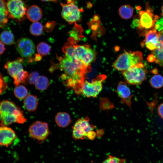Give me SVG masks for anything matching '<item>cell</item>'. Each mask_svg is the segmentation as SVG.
I'll return each mask as SVG.
<instances>
[{"mask_svg": "<svg viewBox=\"0 0 163 163\" xmlns=\"http://www.w3.org/2000/svg\"><path fill=\"white\" fill-rule=\"evenodd\" d=\"M152 54L155 57V62L163 67V48L160 49L156 48L153 51Z\"/></svg>", "mask_w": 163, "mask_h": 163, "instance_id": "f1b7e54d", "label": "cell"}, {"mask_svg": "<svg viewBox=\"0 0 163 163\" xmlns=\"http://www.w3.org/2000/svg\"><path fill=\"white\" fill-rule=\"evenodd\" d=\"M55 121L59 127L62 128L67 126L71 122L70 115L65 112L58 113L55 116Z\"/></svg>", "mask_w": 163, "mask_h": 163, "instance_id": "ac0fdd59", "label": "cell"}, {"mask_svg": "<svg viewBox=\"0 0 163 163\" xmlns=\"http://www.w3.org/2000/svg\"><path fill=\"white\" fill-rule=\"evenodd\" d=\"M0 145L8 146L11 145L16 138L14 131L11 128L2 126L0 128Z\"/></svg>", "mask_w": 163, "mask_h": 163, "instance_id": "5bb4252c", "label": "cell"}, {"mask_svg": "<svg viewBox=\"0 0 163 163\" xmlns=\"http://www.w3.org/2000/svg\"><path fill=\"white\" fill-rule=\"evenodd\" d=\"M72 137L75 139H84L95 127L91 124L88 117L78 120L72 126Z\"/></svg>", "mask_w": 163, "mask_h": 163, "instance_id": "8992f818", "label": "cell"}, {"mask_svg": "<svg viewBox=\"0 0 163 163\" xmlns=\"http://www.w3.org/2000/svg\"><path fill=\"white\" fill-rule=\"evenodd\" d=\"M45 2H57L58 1L57 0H41Z\"/></svg>", "mask_w": 163, "mask_h": 163, "instance_id": "ab89813d", "label": "cell"}, {"mask_svg": "<svg viewBox=\"0 0 163 163\" xmlns=\"http://www.w3.org/2000/svg\"><path fill=\"white\" fill-rule=\"evenodd\" d=\"M106 78L105 75L101 74L91 82L85 81L82 88V94L88 97H96L102 90V83Z\"/></svg>", "mask_w": 163, "mask_h": 163, "instance_id": "277c9868", "label": "cell"}, {"mask_svg": "<svg viewBox=\"0 0 163 163\" xmlns=\"http://www.w3.org/2000/svg\"><path fill=\"white\" fill-rule=\"evenodd\" d=\"M23 104L24 107L28 111L30 112L35 111L38 105L37 97L31 94L28 95L24 99Z\"/></svg>", "mask_w": 163, "mask_h": 163, "instance_id": "d6986e66", "label": "cell"}, {"mask_svg": "<svg viewBox=\"0 0 163 163\" xmlns=\"http://www.w3.org/2000/svg\"><path fill=\"white\" fill-rule=\"evenodd\" d=\"M161 12H162V14L163 16V5L161 7Z\"/></svg>", "mask_w": 163, "mask_h": 163, "instance_id": "b9f144b4", "label": "cell"}, {"mask_svg": "<svg viewBox=\"0 0 163 163\" xmlns=\"http://www.w3.org/2000/svg\"><path fill=\"white\" fill-rule=\"evenodd\" d=\"M158 41V33L154 28L149 31L145 34L144 43L149 50L153 51L155 50Z\"/></svg>", "mask_w": 163, "mask_h": 163, "instance_id": "2e32d148", "label": "cell"}, {"mask_svg": "<svg viewBox=\"0 0 163 163\" xmlns=\"http://www.w3.org/2000/svg\"><path fill=\"white\" fill-rule=\"evenodd\" d=\"M15 97L19 99H24L28 95V91L27 88L22 85L16 86L14 91Z\"/></svg>", "mask_w": 163, "mask_h": 163, "instance_id": "cb8c5ba5", "label": "cell"}, {"mask_svg": "<svg viewBox=\"0 0 163 163\" xmlns=\"http://www.w3.org/2000/svg\"><path fill=\"white\" fill-rule=\"evenodd\" d=\"M60 4L62 7V16L69 23L71 24L80 21L83 10L78 8L74 1L68 4L61 2Z\"/></svg>", "mask_w": 163, "mask_h": 163, "instance_id": "5b68a950", "label": "cell"}, {"mask_svg": "<svg viewBox=\"0 0 163 163\" xmlns=\"http://www.w3.org/2000/svg\"><path fill=\"white\" fill-rule=\"evenodd\" d=\"M36 88L39 91L46 90L49 85L48 78L44 76H40L35 84Z\"/></svg>", "mask_w": 163, "mask_h": 163, "instance_id": "7402d4cb", "label": "cell"}, {"mask_svg": "<svg viewBox=\"0 0 163 163\" xmlns=\"http://www.w3.org/2000/svg\"><path fill=\"white\" fill-rule=\"evenodd\" d=\"M0 55H1L4 53V51L5 50V48L3 43L1 41L0 42Z\"/></svg>", "mask_w": 163, "mask_h": 163, "instance_id": "8d00e7d4", "label": "cell"}, {"mask_svg": "<svg viewBox=\"0 0 163 163\" xmlns=\"http://www.w3.org/2000/svg\"><path fill=\"white\" fill-rule=\"evenodd\" d=\"M75 58L80 60L86 66H90V64L95 59L96 53L88 45H74Z\"/></svg>", "mask_w": 163, "mask_h": 163, "instance_id": "ba28073f", "label": "cell"}, {"mask_svg": "<svg viewBox=\"0 0 163 163\" xmlns=\"http://www.w3.org/2000/svg\"><path fill=\"white\" fill-rule=\"evenodd\" d=\"M15 47L18 52L23 57H30L34 53V44L32 40L28 38H22L18 40Z\"/></svg>", "mask_w": 163, "mask_h": 163, "instance_id": "7c38bea8", "label": "cell"}, {"mask_svg": "<svg viewBox=\"0 0 163 163\" xmlns=\"http://www.w3.org/2000/svg\"><path fill=\"white\" fill-rule=\"evenodd\" d=\"M143 59L142 53L140 51H125L118 56L112 66L122 72L134 66L143 68L144 65L141 62Z\"/></svg>", "mask_w": 163, "mask_h": 163, "instance_id": "3957f363", "label": "cell"}, {"mask_svg": "<svg viewBox=\"0 0 163 163\" xmlns=\"http://www.w3.org/2000/svg\"><path fill=\"white\" fill-rule=\"evenodd\" d=\"M122 73L127 83L132 85H139L145 80L146 70L143 68L134 66Z\"/></svg>", "mask_w": 163, "mask_h": 163, "instance_id": "52a82bcc", "label": "cell"}, {"mask_svg": "<svg viewBox=\"0 0 163 163\" xmlns=\"http://www.w3.org/2000/svg\"><path fill=\"white\" fill-rule=\"evenodd\" d=\"M154 28L158 31L163 29V17L158 19L155 23Z\"/></svg>", "mask_w": 163, "mask_h": 163, "instance_id": "d6a6232c", "label": "cell"}, {"mask_svg": "<svg viewBox=\"0 0 163 163\" xmlns=\"http://www.w3.org/2000/svg\"><path fill=\"white\" fill-rule=\"evenodd\" d=\"M42 59V56L41 55L38 54H36L35 55L34 60L37 61H40Z\"/></svg>", "mask_w": 163, "mask_h": 163, "instance_id": "f35d334b", "label": "cell"}, {"mask_svg": "<svg viewBox=\"0 0 163 163\" xmlns=\"http://www.w3.org/2000/svg\"><path fill=\"white\" fill-rule=\"evenodd\" d=\"M146 10L139 12V25L138 27L139 30H146L154 28L155 23L159 17L155 15L152 9L147 4Z\"/></svg>", "mask_w": 163, "mask_h": 163, "instance_id": "9c48e42d", "label": "cell"}, {"mask_svg": "<svg viewBox=\"0 0 163 163\" xmlns=\"http://www.w3.org/2000/svg\"><path fill=\"white\" fill-rule=\"evenodd\" d=\"M1 41L4 44L10 45L14 42V37L13 34L9 30L3 31L1 34Z\"/></svg>", "mask_w": 163, "mask_h": 163, "instance_id": "603a6c76", "label": "cell"}, {"mask_svg": "<svg viewBox=\"0 0 163 163\" xmlns=\"http://www.w3.org/2000/svg\"><path fill=\"white\" fill-rule=\"evenodd\" d=\"M59 60L60 69L64 72L61 78L65 86L72 89L77 94H82L85 75L91 69L90 66H85L77 59H72L65 56Z\"/></svg>", "mask_w": 163, "mask_h": 163, "instance_id": "6da1fadb", "label": "cell"}, {"mask_svg": "<svg viewBox=\"0 0 163 163\" xmlns=\"http://www.w3.org/2000/svg\"><path fill=\"white\" fill-rule=\"evenodd\" d=\"M39 76V73L37 72H31L28 75L27 78L29 83L31 84L35 85Z\"/></svg>", "mask_w": 163, "mask_h": 163, "instance_id": "4dcf8cb0", "label": "cell"}, {"mask_svg": "<svg viewBox=\"0 0 163 163\" xmlns=\"http://www.w3.org/2000/svg\"><path fill=\"white\" fill-rule=\"evenodd\" d=\"M147 59L150 62H153L155 61V57L152 54L149 56L147 58Z\"/></svg>", "mask_w": 163, "mask_h": 163, "instance_id": "74e56055", "label": "cell"}, {"mask_svg": "<svg viewBox=\"0 0 163 163\" xmlns=\"http://www.w3.org/2000/svg\"><path fill=\"white\" fill-rule=\"evenodd\" d=\"M28 72L23 70L13 78L14 85L17 86L19 85L21 83L25 82L27 79L28 78Z\"/></svg>", "mask_w": 163, "mask_h": 163, "instance_id": "83f0119b", "label": "cell"}, {"mask_svg": "<svg viewBox=\"0 0 163 163\" xmlns=\"http://www.w3.org/2000/svg\"><path fill=\"white\" fill-rule=\"evenodd\" d=\"M51 49L50 46L44 42H41L39 43L37 47V51L38 54L43 56L48 54Z\"/></svg>", "mask_w": 163, "mask_h": 163, "instance_id": "4316f807", "label": "cell"}, {"mask_svg": "<svg viewBox=\"0 0 163 163\" xmlns=\"http://www.w3.org/2000/svg\"><path fill=\"white\" fill-rule=\"evenodd\" d=\"M132 25L134 27H138L139 25V19L137 18H135L133 20Z\"/></svg>", "mask_w": 163, "mask_h": 163, "instance_id": "d590c367", "label": "cell"}, {"mask_svg": "<svg viewBox=\"0 0 163 163\" xmlns=\"http://www.w3.org/2000/svg\"><path fill=\"white\" fill-rule=\"evenodd\" d=\"M27 18L30 21L36 22L41 18L42 13L41 9L36 5L30 6L27 9L26 12Z\"/></svg>", "mask_w": 163, "mask_h": 163, "instance_id": "e0dca14e", "label": "cell"}, {"mask_svg": "<svg viewBox=\"0 0 163 163\" xmlns=\"http://www.w3.org/2000/svg\"><path fill=\"white\" fill-rule=\"evenodd\" d=\"M157 112L160 117L163 119V102L158 106Z\"/></svg>", "mask_w": 163, "mask_h": 163, "instance_id": "e575fe53", "label": "cell"}, {"mask_svg": "<svg viewBox=\"0 0 163 163\" xmlns=\"http://www.w3.org/2000/svg\"><path fill=\"white\" fill-rule=\"evenodd\" d=\"M43 26L40 22H36L30 25L29 29L30 33L33 35L38 36L41 35L43 32Z\"/></svg>", "mask_w": 163, "mask_h": 163, "instance_id": "d4e9b609", "label": "cell"}, {"mask_svg": "<svg viewBox=\"0 0 163 163\" xmlns=\"http://www.w3.org/2000/svg\"><path fill=\"white\" fill-rule=\"evenodd\" d=\"M158 43L156 49H160L163 48V30L158 33Z\"/></svg>", "mask_w": 163, "mask_h": 163, "instance_id": "1f68e13d", "label": "cell"}, {"mask_svg": "<svg viewBox=\"0 0 163 163\" xmlns=\"http://www.w3.org/2000/svg\"><path fill=\"white\" fill-rule=\"evenodd\" d=\"M116 92L121 99V102L125 104L131 109V99L133 97L129 88L126 82H120L117 86Z\"/></svg>", "mask_w": 163, "mask_h": 163, "instance_id": "4fadbf2b", "label": "cell"}, {"mask_svg": "<svg viewBox=\"0 0 163 163\" xmlns=\"http://www.w3.org/2000/svg\"><path fill=\"white\" fill-rule=\"evenodd\" d=\"M150 83L151 86L154 88H161L163 86V77L158 74L154 75L150 78Z\"/></svg>", "mask_w": 163, "mask_h": 163, "instance_id": "484cf974", "label": "cell"}, {"mask_svg": "<svg viewBox=\"0 0 163 163\" xmlns=\"http://www.w3.org/2000/svg\"><path fill=\"white\" fill-rule=\"evenodd\" d=\"M55 25V21L48 22L45 26L44 30L46 32H50L53 30Z\"/></svg>", "mask_w": 163, "mask_h": 163, "instance_id": "836d02e7", "label": "cell"}, {"mask_svg": "<svg viewBox=\"0 0 163 163\" xmlns=\"http://www.w3.org/2000/svg\"><path fill=\"white\" fill-rule=\"evenodd\" d=\"M118 12L121 18L124 19H128L132 16L133 10L130 5H124L120 7Z\"/></svg>", "mask_w": 163, "mask_h": 163, "instance_id": "44dd1931", "label": "cell"}, {"mask_svg": "<svg viewBox=\"0 0 163 163\" xmlns=\"http://www.w3.org/2000/svg\"><path fill=\"white\" fill-rule=\"evenodd\" d=\"M125 160L117 157L109 155L103 163H123Z\"/></svg>", "mask_w": 163, "mask_h": 163, "instance_id": "f546056e", "label": "cell"}, {"mask_svg": "<svg viewBox=\"0 0 163 163\" xmlns=\"http://www.w3.org/2000/svg\"><path fill=\"white\" fill-rule=\"evenodd\" d=\"M0 114L2 126H7L15 123L23 124L26 120L20 108L13 102L7 100L1 102Z\"/></svg>", "mask_w": 163, "mask_h": 163, "instance_id": "7a4b0ae2", "label": "cell"}, {"mask_svg": "<svg viewBox=\"0 0 163 163\" xmlns=\"http://www.w3.org/2000/svg\"><path fill=\"white\" fill-rule=\"evenodd\" d=\"M28 131L31 138L40 141L45 140L50 133L48 124L39 121L33 123L30 126Z\"/></svg>", "mask_w": 163, "mask_h": 163, "instance_id": "8fae6325", "label": "cell"}, {"mask_svg": "<svg viewBox=\"0 0 163 163\" xmlns=\"http://www.w3.org/2000/svg\"><path fill=\"white\" fill-rule=\"evenodd\" d=\"M23 59L19 58L14 61H8L4 66L8 73L12 77L14 78L23 69L22 62Z\"/></svg>", "mask_w": 163, "mask_h": 163, "instance_id": "9a60e30c", "label": "cell"}, {"mask_svg": "<svg viewBox=\"0 0 163 163\" xmlns=\"http://www.w3.org/2000/svg\"><path fill=\"white\" fill-rule=\"evenodd\" d=\"M6 3L9 18L18 20L24 18L27 9L22 0H7Z\"/></svg>", "mask_w": 163, "mask_h": 163, "instance_id": "30bf717a", "label": "cell"}, {"mask_svg": "<svg viewBox=\"0 0 163 163\" xmlns=\"http://www.w3.org/2000/svg\"><path fill=\"white\" fill-rule=\"evenodd\" d=\"M152 73H153L155 74H156L155 73H157V69H153L152 71Z\"/></svg>", "mask_w": 163, "mask_h": 163, "instance_id": "60d3db41", "label": "cell"}, {"mask_svg": "<svg viewBox=\"0 0 163 163\" xmlns=\"http://www.w3.org/2000/svg\"><path fill=\"white\" fill-rule=\"evenodd\" d=\"M0 28L4 27L8 21V13L5 0H0Z\"/></svg>", "mask_w": 163, "mask_h": 163, "instance_id": "ffe728a7", "label": "cell"}]
</instances>
